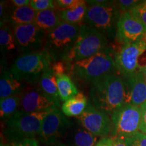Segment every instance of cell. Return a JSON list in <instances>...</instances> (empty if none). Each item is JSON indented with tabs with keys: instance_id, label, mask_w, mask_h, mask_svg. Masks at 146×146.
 Instances as JSON below:
<instances>
[{
	"instance_id": "4316f807",
	"label": "cell",
	"mask_w": 146,
	"mask_h": 146,
	"mask_svg": "<svg viewBox=\"0 0 146 146\" xmlns=\"http://www.w3.org/2000/svg\"><path fill=\"white\" fill-rule=\"evenodd\" d=\"M30 5L36 12L49 9H56L55 1L52 0H31Z\"/></svg>"
},
{
	"instance_id": "ac0fdd59",
	"label": "cell",
	"mask_w": 146,
	"mask_h": 146,
	"mask_svg": "<svg viewBox=\"0 0 146 146\" xmlns=\"http://www.w3.org/2000/svg\"><path fill=\"white\" fill-rule=\"evenodd\" d=\"M37 87L43 94L52 99L60 106V97L58 94L57 76L52 68L43 73L37 83Z\"/></svg>"
},
{
	"instance_id": "d6986e66",
	"label": "cell",
	"mask_w": 146,
	"mask_h": 146,
	"mask_svg": "<svg viewBox=\"0 0 146 146\" xmlns=\"http://www.w3.org/2000/svg\"><path fill=\"white\" fill-rule=\"evenodd\" d=\"M36 14L30 5L14 9L9 16L8 22L12 27L35 24Z\"/></svg>"
},
{
	"instance_id": "6da1fadb",
	"label": "cell",
	"mask_w": 146,
	"mask_h": 146,
	"mask_svg": "<svg viewBox=\"0 0 146 146\" xmlns=\"http://www.w3.org/2000/svg\"><path fill=\"white\" fill-rule=\"evenodd\" d=\"M126 83L120 76L111 74L91 85L89 103L108 115L126 102Z\"/></svg>"
},
{
	"instance_id": "d4e9b609",
	"label": "cell",
	"mask_w": 146,
	"mask_h": 146,
	"mask_svg": "<svg viewBox=\"0 0 146 146\" xmlns=\"http://www.w3.org/2000/svg\"><path fill=\"white\" fill-rule=\"evenodd\" d=\"M0 46L2 51L11 52L17 47L13 30L8 23H1L0 27Z\"/></svg>"
},
{
	"instance_id": "1f68e13d",
	"label": "cell",
	"mask_w": 146,
	"mask_h": 146,
	"mask_svg": "<svg viewBox=\"0 0 146 146\" xmlns=\"http://www.w3.org/2000/svg\"><path fill=\"white\" fill-rule=\"evenodd\" d=\"M1 146H39L37 139H27L18 142L6 143Z\"/></svg>"
},
{
	"instance_id": "5bb4252c",
	"label": "cell",
	"mask_w": 146,
	"mask_h": 146,
	"mask_svg": "<svg viewBox=\"0 0 146 146\" xmlns=\"http://www.w3.org/2000/svg\"><path fill=\"white\" fill-rule=\"evenodd\" d=\"M60 106L43 94L38 87L25 89L21 94L19 111L33 113L58 108Z\"/></svg>"
},
{
	"instance_id": "d590c367",
	"label": "cell",
	"mask_w": 146,
	"mask_h": 146,
	"mask_svg": "<svg viewBox=\"0 0 146 146\" xmlns=\"http://www.w3.org/2000/svg\"><path fill=\"white\" fill-rule=\"evenodd\" d=\"M113 146H127L125 139L123 137H113Z\"/></svg>"
},
{
	"instance_id": "44dd1931",
	"label": "cell",
	"mask_w": 146,
	"mask_h": 146,
	"mask_svg": "<svg viewBox=\"0 0 146 146\" xmlns=\"http://www.w3.org/2000/svg\"><path fill=\"white\" fill-rule=\"evenodd\" d=\"M87 9L88 5L87 1L81 0V2L74 8L60 12L62 21L71 25H80V24L84 22Z\"/></svg>"
},
{
	"instance_id": "484cf974",
	"label": "cell",
	"mask_w": 146,
	"mask_h": 146,
	"mask_svg": "<svg viewBox=\"0 0 146 146\" xmlns=\"http://www.w3.org/2000/svg\"><path fill=\"white\" fill-rule=\"evenodd\" d=\"M127 146H146V135L140 131L125 138Z\"/></svg>"
},
{
	"instance_id": "5b68a950",
	"label": "cell",
	"mask_w": 146,
	"mask_h": 146,
	"mask_svg": "<svg viewBox=\"0 0 146 146\" xmlns=\"http://www.w3.org/2000/svg\"><path fill=\"white\" fill-rule=\"evenodd\" d=\"M108 45V38L104 35L92 27L82 25L75 43L64 60L69 63L86 59L107 49Z\"/></svg>"
},
{
	"instance_id": "74e56055",
	"label": "cell",
	"mask_w": 146,
	"mask_h": 146,
	"mask_svg": "<svg viewBox=\"0 0 146 146\" xmlns=\"http://www.w3.org/2000/svg\"><path fill=\"white\" fill-rule=\"evenodd\" d=\"M142 72H143V75H144V77H145V81H146V64L144 67H142V68H141Z\"/></svg>"
},
{
	"instance_id": "2e32d148",
	"label": "cell",
	"mask_w": 146,
	"mask_h": 146,
	"mask_svg": "<svg viewBox=\"0 0 146 146\" xmlns=\"http://www.w3.org/2000/svg\"><path fill=\"white\" fill-rule=\"evenodd\" d=\"M25 89L23 82L18 79L10 70L3 71L0 79V100L21 94Z\"/></svg>"
},
{
	"instance_id": "f546056e",
	"label": "cell",
	"mask_w": 146,
	"mask_h": 146,
	"mask_svg": "<svg viewBox=\"0 0 146 146\" xmlns=\"http://www.w3.org/2000/svg\"><path fill=\"white\" fill-rule=\"evenodd\" d=\"M81 2V0H57L55 1L56 8L59 11H64L74 8Z\"/></svg>"
},
{
	"instance_id": "ffe728a7",
	"label": "cell",
	"mask_w": 146,
	"mask_h": 146,
	"mask_svg": "<svg viewBox=\"0 0 146 146\" xmlns=\"http://www.w3.org/2000/svg\"><path fill=\"white\" fill-rule=\"evenodd\" d=\"M88 105L87 98L79 92L76 96L65 102L62 106V112L66 116L77 117L80 116L85 110Z\"/></svg>"
},
{
	"instance_id": "836d02e7",
	"label": "cell",
	"mask_w": 146,
	"mask_h": 146,
	"mask_svg": "<svg viewBox=\"0 0 146 146\" xmlns=\"http://www.w3.org/2000/svg\"><path fill=\"white\" fill-rule=\"evenodd\" d=\"M10 2L14 5V8H17L30 5L31 1L29 0H12Z\"/></svg>"
},
{
	"instance_id": "4fadbf2b",
	"label": "cell",
	"mask_w": 146,
	"mask_h": 146,
	"mask_svg": "<svg viewBox=\"0 0 146 146\" xmlns=\"http://www.w3.org/2000/svg\"><path fill=\"white\" fill-rule=\"evenodd\" d=\"M116 36L125 44L143 39L146 36V27L129 11L120 14L117 25Z\"/></svg>"
},
{
	"instance_id": "f1b7e54d",
	"label": "cell",
	"mask_w": 146,
	"mask_h": 146,
	"mask_svg": "<svg viewBox=\"0 0 146 146\" xmlns=\"http://www.w3.org/2000/svg\"><path fill=\"white\" fill-rule=\"evenodd\" d=\"M142 2V1L137 0H120V1H114V4L117 7L118 10L123 12L130 11L136 7L137 5Z\"/></svg>"
},
{
	"instance_id": "e575fe53",
	"label": "cell",
	"mask_w": 146,
	"mask_h": 146,
	"mask_svg": "<svg viewBox=\"0 0 146 146\" xmlns=\"http://www.w3.org/2000/svg\"><path fill=\"white\" fill-rule=\"evenodd\" d=\"M95 146H113L112 138L104 137L100 139Z\"/></svg>"
},
{
	"instance_id": "52a82bcc",
	"label": "cell",
	"mask_w": 146,
	"mask_h": 146,
	"mask_svg": "<svg viewBox=\"0 0 146 146\" xmlns=\"http://www.w3.org/2000/svg\"><path fill=\"white\" fill-rule=\"evenodd\" d=\"M81 26L62 22L46 33L43 50L50 53L56 61L64 60L75 43Z\"/></svg>"
},
{
	"instance_id": "7c38bea8",
	"label": "cell",
	"mask_w": 146,
	"mask_h": 146,
	"mask_svg": "<svg viewBox=\"0 0 146 146\" xmlns=\"http://www.w3.org/2000/svg\"><path fill=\"white\" fill-rule=\"evenodd\" d=\"M78 121L82 127L97 137H104L111 131L112 120L109 115L96 108L88 102V105Z\"/></svg>"
},
{
	"instance_id": "603a6c76",
	"label": "cell",
	"mask_w": 146,
	"mask_h": 146,
	"mask_svg": "<svg viewBox=\"0 0 146 146\" xmlns=\"http://www.w3.org/2000/svg\"><path fill=\"white\" fill-rule=\"evenodd\" d=\"M21 94L10 96L0 100V116L3 121L7 122L19 111Z\"/></svg>"
},
{
	"instance_id": "9a60e30c",
	"label": "cell",
	"mask_w": 146,
	"mask_h": 146,
	"mask_svg": "<svg viewBox=\"0 0 146 146\" xmlns=\"http://www.w3.org/2000/svg\"><path fill=\"white\" fill-rule=\"evenodd\" d=\"M127 79L129 94L126 102L141 107L146 102V81L141 68Z\"/></svg>"
},
{
	"instance_id": "7402d4cb",
	"label": "cell",
	"mask_w": 146,
	"mask_h": 146,
	"mask_svg": "<svg viewBox=\"0 0 146 146\" xmlns=\"http://www.w3.org/2000/svg\"><path fill=\"white\" fill-rule=\"evenodd\" d=\"M57 85L60 101H68L79 93L72 78L68 74L57 76Z\"/></svg>"
},
{
	"instance_id": "3957f363",
	"label": "cell",
	"mask_w": 146,
	"mask_h": 146,
	"mask_svg": "<svg viewBox=\"0 0 146 146\" xmlns=\"http://www.w3.org/2000/svg\"><path fill=\"white\" fill-rule=\"evenodd\" d=\"M53 110L39 112L27 113L18 111L5 123L3 137L7 143L27 139H36L41 131L44 118Z\"/></svg>"
},
{
	"instance_id": "30bf717a",
	"label": "cell",
	"mask_w": 146,
	"mask_h": 146,
	"mask_svg": "<svg viewBox=\"0 0 146 146\" xmlns=\"http://www.w3.org/2000/svg\"><path fill=\"white\" fill-rule=\"evenodd\" d=\"M71 123L62 111L56 108L44 118L39 139L45 145L58 143L70 128Z\"/></svg>"
},
{
	"instance_id": "d6a6232c",
	"label": "cell",
	"mask_w": 146,
	"mask_h": 146,
	"mask_svg": "<svg viewBox=\"0 0 146 146\" xmlns=\"http://www.w3.org/2000/svg\"><path fill=\"white\" fill-rule=\"evenodd\" d=\"M141 123L139 131L143 134L146 135V102L141 106Z\"/></svg>"
},
{
	"instance_id": "ba28073f",
	"label": "cell",
	"mask_w": 146,
	"mask_h": 146,
	"mask_svg": "<svg viewBox=\"0 0 146 146\" xmlns=\"http://www.w3.org/2000/svg\"><path fill=\"white\" fill-rule=\"evenodd\" d=\"M113 137L132 135L139 130L141 123V108L125 103L112 114Z\"/></svg>"
},
{
	"instance_id": "cb8c5ba5",
	"label": "cell",
	"mask_w": 146,
	"mask_h": 146,
	"mask_svg": "<svg viewBox=\"0 0 146 146\" xmlns=\"http://www.w3.org/2000/svg\"><path fill=\"white\" fill-rule=\"evenodd\" d=\"M98 137L84 128L78 127L72 131L70 137L71 146H95Z\"/></svg>"
},
{
	"instance_id": "7a4b0ae2",
	"label": "cell",
	"mask_w": 146,
	"mask_h": 146,
	"mask_svg": "<svg viewBox=\"0 0 146 146\" xmlns=\"http://www.w3.org/2000/svg\"><path fill=\"white\" fill-rule=\"evenodd\" d=\"M70 75L82 83L91 85L116 70L112 51L108 47L91 57L69 62Z\"/></svg>"
},
{
	"instance_id": "e0dca14e",
	"label": "cell",
	"mask_w": 146,
	"mask_h": 146,
	"mask_svg": "<svg viewBox=\"0 0 146 146\" xmlns=\"http://www.w3.org/2000/svg\"><path fill=\"white\" fill-rule=\"evenodd\" d=\"M62 23L60 11L57 9H49L37 12L35 24L47 33Z\"/></svg>"
},
{
	"instance_id": "8992f818",
	"label": "cell",
	"mask_w": 146,
	"mask_h": 146,
	"mask_svg": "<svg viewBox=\"0 0 146 146\" xmlns=\"http://www.w3.org/2000/svg\"><path fill=\"white\" fill-rule=\"evenodd\" d=\"M120 14L121 12L114 1H108L104 4L89 5L83 23L111 39L116 35Z\"/></svg>"
},
{
	"instance_id": "8fae6325",
	"label": "cell",
	"mask_w": 146,
	"mask_h": 146,
	"mask_svg": "<svg viewBox=\"0 0 146 146\" xmlns=\"http://www.w3.org/2000/svg\"><path fill=\"white\" fill-rule=\"evenodd\" d=\"M16 45L22 54L41 50L46 33L35 24L12 27Z\"/></svg>"
},
{
	"instance_id": "277c9868",
	"label": "cell",
	"mask_w": 146,
	"mask_h": 146,
	"mask_svg": "<svg viewBox=\"0 0 146 146\" xmlns=\"http://www.w3.org/2000/svg\"><path fill=\"white\" fill-rule=\"evenodd\" d=\"M56 62L52 55L42 49L36 52L22 54L16 59L10 69L18 79L29 84H37L45 71Z\"/></svg>"
},
{
	"instance_id": "8d00e7d4",
	"label": "cell",
	"mask_w": 146,
	"mask_h": 146,
	"mask_svg": "<svg viewBox=\"0 0 146 146\" xmlns=\"http://www.w3.org/2000/svg\"><path fill=\"white\" fill-rule=\"evenodd\" d=\"M45 146H68V145H66L64 144L60 143L58 142V143H53V144H49V145H45Z\"/></svg>"
},
{
	"instance_id": "9c48e42d",
	"label": "cell",
	"mask_w": 146,
	"mask_h": 146,
	"mask_svg": "<svg viewBox=\"0 0 146 146\" xmlns=\"http://www.w3.org/2000/svg\"><path fill=\"white\" fill-rule=\"evenodd\" d=\"M146 51V36L143 39L126 43L114 57L116 68L125 78L138 71V59Z\"/></svg>"
},
{
	"instance_id": "83f0119b",
	"label": "cell",
	"mask_w": 146,
	"mask_h": 146,
	"mask_svg": "<svg viewBox=\"0 0 146 146\" xmlns=\"http://www.w3.org/2000/svg\"><path fill=\"white\" fill-rule=\"evenodd\" d=\"M129 12L146 27V1H142Z\"/></svg>"
},
{
	"instance_id": "4dcf8cb0",
	"label": "cell",
	"mask_w": 146,
	"mask_h": 146,
	"mask_svg": "<svg viewBox=\"0 0 146 146\" xmlns=\"http://www.w3.org/2000/svg\"><path fill=\"white\" fill-rule=\"evenodd\" d=\"M66 61L65 60H60V61H56L54 62V63L52 64V66H51V68L52 69V70L54 71L56 76L62 75V74H66V72L67 70V66L66 64H67Z\"/></svg>"
}]
</instances>
